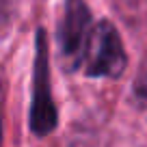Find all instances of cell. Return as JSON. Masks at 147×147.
<instances>
[{"mask_svg": "<svg viewBox=\"0 0 147 147\" xmlns=\"http://www.w3.org/2000/svg\"><path fill=\"white\" fill-rule=\"evenodd\" d=\"M0 134H2V125H0Z\"/></svg>", "mask_w": 147, "mask_h": 147, "instance_id": "277c9868", "label": "cell"}, {"mask_svg": "<svg viewBox=\"0 0 147 147\" xmlns=\"http://www.w3.org/2000/svg\"><path fill=\"white\" fill-rule=\"evenodd\" d=\"M39 48H37V67H35V93H32V108H30V128L35 134L52 132L56 125V108L50 97V82H48V52H46V37L39 30Z\"/></svg>", "mask_w": 147, "mask_h": 147, "instance_id": "3957f363", "label": "cell"}, {"mask_svg": "<svg viewBox=\"0 0 147 147\" xmlns=\"http://www.w3.org/2000/svg\"><path fill=\"white\" fill-rule=\"evenodd\" d=\"M125 50L117 28L110 22H95L89 30L82 52V65L87 76L93 78H119L125 69Z\"/></svg>", "mask_w": 147, "mask_h": 147, "instance_id": "6da1fadb", "label": "cell"}, {"mask_svg": "<svg viewBox=\"0 0 147 147\" xmlns=\"http://www.w3.org/2000/svg\"><path fill=\"white\" fill-rule=\"evenodd\" d=\"M91 26V13H89L84 0H67L65 18L59 28V43L69 69H78L82 65V52Z\"/></svg>", "mask_w": 147, "mask_h": 147, "instance_id": "7a4b0ae2", "label": "cell"}]
</instances>
